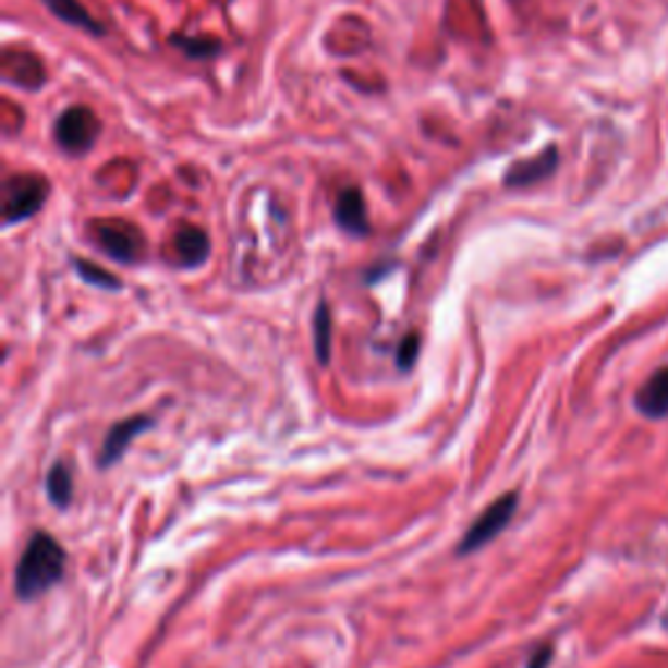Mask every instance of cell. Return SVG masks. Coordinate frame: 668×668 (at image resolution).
I'll return each mask as SVG.
<instances>
[{
    "instance_id": "obj_11",
    "label": "cell",
    "mask_w": 668,
    "mask_h": 668,
    "mask_svg": "<svg viewBox=\"0 0 668 668\" xmlns=\"http://www.w3.org/2000/svg\"><path fill=\"white\" fill-rule=\"evenodd\" d=\"M5 82H9L11 87L39 89L48 82V74H45L42 61L29 56V52H19L16 61H11V56L5 52Z\"/></svg>"
},
{
    "instance_id": "obj_2",
    "label": "cell",
    "mask_w": 668,
    "mask_h": 668,
    "mask_svg": "<svg viewBox=\"0 0 668 668\" xmlns=\"http://www.w3.org/2000/svg\"><path fill=\"white\" fill-rule=\"evenodd\" d=\"M99 136H102V121L87 105H71L56 118V125H52L56 147L69 157L89 155Z\"/></svg>"
},
{
    "instance_id": "obj_1",
    "label": "cell",
    "mask_w": 668,
    "mask_h": 668,
    "mask_svg": "<svg viewBox=\"0 0 668 668\" xmlns=\"http://www.w3.org/2000/svg\"><path fill=\"white\" fill-rule=\"evenodd\" d=\"M65 570V551L63 546L52 538L50 533H35L26 544L22 559L16 564V580L13 591L22 600H32L37 595L48 593L52 585H58Z\"/></svg>"
},
{
    "instance_id": "obj_3",
    "label": "cell",
    "mask_w": 668,
    "mask_h": 668,
    "mask_svg": "<svg viewBox=\"0 0 668 668\" xmlns=\"http://www.w3.org/2000/svg\"><path fill=\"white\" fill-rule=\"evenodd\" d=\"M50 181L37 173H16L3 183V224L26 222L48 204Z\"/></svg>"
},
{
    "instance_id": "obj_12",
    "label": "cell",
    "mask_w": 668,
    "mask_h": 668,
    "mask_svg": "<svg viewBox=\"0 0 668 668\" xmlns=\"http://www.w3.org/2000/svg\"><path fill=\"white\" fill-rule=\"evenodd\" d=\"M634 405L645 418H666L668 415V368H660L643 384Z\"/></svg>"
},
{
    "instance_id": "obj_13",
    "label": "cell",
    "mask_w": 668,
    "mask_h": 668,
    "mask_svg": "<svg viewBox=\"0 0 668 668\" xmlns=\"http://www.w3.org/2000/svg\"><path fill=\"white\" fill-rule=\"evenodd\" d=\"M170 48L189 58V61H215L222 52V42L209 35H189V32H173L168 37Z\"/></svg>"
},
{
    "instance_id": "obj_7",
    "label": "cell",
    "mask_w": 668,
    "mask_h": 668,
    "mask_svg": "<svg viewBox=\"0 0 668 668\" xmlns=\"http://www.w3.org/2000/svg\"><path fill=\"white\" fill-rule=\"evenodd\" d=\"M335 222L342 233L366 238L372 233V222H368V209L363 191L359 186H345L335 198Z\"/></svg>"
},
{
    "instance_id": "obj_4",
    "label": "cell",
    "mask_w": 668,
    "mask_h": 668,
    "mask_svg": "<svg viewBox=\"0 0 668 668\" xmlns=\"http://www.w3.org/2000/svg\"><path fill=\"white\" fill-rule=\"evenodd\" d=\"M97 246L110 256V259L123 264H136L144 256V235L136 224L123 220H99L92 224Z\"/></svg>"
},
{
    "instance_id": "obj_16",
    "label": "cell",
    "mask_w": 668,
    "mask_h": 668,
    "mask_svg": "<svg viewBox=\"0 0 668 668\" xmlns=\"http://www.w3.org/2000/svg\"><path fill=\"white\" fill-rule=\"evenodd\" d=\"M74 267H76L78 277H82L84 282H89V286L105 288V290H118V288H121V280H118L116 275L105 272V269L97 267V264L84 262V259H74Z\"/></svg>"
},
{
    "instance_id": "obj_15",
    "label": "cell",
    "mask_w": 668,
    "mask_h": 668,
    "mask_svg": "<svg viewBox=\"0 0 668 668\" xmlns=\"http://www.w3.org/2000/svg\"><path fill=\"white\" fill-rule=\"evenodd\" d=\"M314 345L321 363H329V348H332V319H329L327 303H319L314 316Z\"/></svg>"
},
{
    "instance_id": "obj_19",
    "label": "cell",
    "mask_w": 668,
    "mask_h": 668,
    "mask_svg": "<svg viewBox=\"0 0 668 668\" xmlns=\"http://www.w3.org/2000/svg\"><path fill=\"white\" fill-rule=\"evenodd\" d=\"M666 627H668V614H666Z\"/></svg>"
},
{
    "instance_id": "obj_17",
    "label": "cell",
    "mask_w": 668,
    "mask_h": 668,
    "mask_svg": "<svg viewBox=\"0 0 668 668\" xmlns=\"http://www.w3.org/2000/svg\"><path fill=\"white\" fill-rule=\"evenodd\" d=\"M418 353H421L418 335H408L405 340L400 342V348H397V366H400L402 372H408V368L418 361Z\"/></svg>"
},
{
    "instance_id": "obj_8",
    "label": "cell",
    "mask_w": 668,
    "mask_h": 668,
    "mask_svg": "<svg viewBox=\"0 0 668 668\" xmlns=\"http://www.w3.org/2000/svg\"><path fill=\"white\" fill-rule=\"evenodd\" d=\"M149 426H151V418H147V415H134V418H125L121 423H116V426L108 432V436H105L102 454H99V465L110 467L112 462L121 460L131 441H134L138 434L147 432Z\"/></svg>"
},
{
    "instance_id": "obj_5",
    "label": "cell",
    "mask_w": 668,
    "mask_h": 668,
    "mask_svg": "<svg viewBox=\"0 0 668 668\" xmlns=\"http://www.w3.org/2000/svg\"><path fill=\"white\" fill-rule=\"evenodd\" d=\"M514 512H518V494H507V496H501V499H496L494 505L488 507L471 527H467L465 538H462L458 546L460 557H467V554L478 551L481 546L491 544L496 535H499L509 525V522H512Z\"/></svg>"
},
{
    "instance_id": "obj_14",
    "label": "cell",
    "mask_w": 668,
    "mask_h": 668,
    "mask_svg": "<svg viewBox=\"0 0 668 668\" xmlns=\"http://www.w3.org/2000/svg\"><path fill=\"white\" fill-rule=\"evenodd\" d=\"M45 488H48L52 505L65 509L71 505V496H74V475H71V471L63 465V462H58V465H52V471L48 473Z\"/></svg>"
},
{
    "instance_id": "obj_18",
    "label": "cell",
    "mask_w": 668,
    "mask_h": 668,
    "mask_svg": "<svg viewBox=\"0 0 668 668\" xmlns=\"http://www.w3.org/2000/svg\"><path fill=\"white\" fill-rule=\"evenodd\" d=\"M551 645H546V647H538V651H535V656H533V660H531V666L527 668H548V664H551Z\"/></svg>"
},
{
    "instance_id": "obj_10",
    "label": "cell",
    "mask_w": 668,
    "mask_h": 668,
    "mask_svg": "<svg viewBox=\"0 0 668 668\" xmlns=\"http://www.w3.org/2000/svg\"><path fill=\"white\" fill-rule=\"evenodd\" d=\"M173 251L183 267H202V264L209 259L211 251L209 235L204 233L202 228H196V224H183L173 238Z\"/></svg>"
},
{
    "instance_id": "obj_9",
    "label": "cell",
    "mask_w": 668,
    "mask_h": 668,
    "mask_svg": "<svg viewBox=\"0 0 668 668\" xmlns=\"http://www.w3.org/2000/svg\"><path fill=\"white\" fill-rule=\"evenodd\" d=\"M39 3H42L61 24L87 32L92 37H105V32H108L95 13H92L87 5L78 3V0H39Z\"/></svg>"
},
{
    "instance_id": "obj_6",
    "label": "cell",
    "mask_w": 668,
    "mask_h": 668,
    "mask_svg": "<svg viewBox=\"0 0 668 668\" xmlns=\"http://www.w3.org/2000/svg\"><path fill=\"white\" fill-rule=\"evenodd\" d=\"M559 168V149L557 144H548L544 151H538L535 157H527V160L514 162L512 168L505 173V189H527L535 186V183L546 181L557 173Z\"/></svg>"
}]
</instances>
